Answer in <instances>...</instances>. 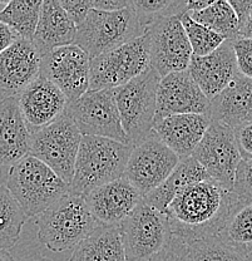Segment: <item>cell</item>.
<instances>
[{
	"label": "cell",
	"mask_w": 252,
	"mask_h": 261,
	"mask_svg": "<svg viewBox=\"0 0 252 261\" xmlns=\"http://www.w3.org/2000/svg\"><path fill=\"white\" fill-rule=\"evenodd\" d=\"M245 206L250 205L210 178L181 190L164 215L172 236L187 245L223 232L232 215Z\"/></svg>",
	"instance_id": "cell-1"
},
{
	"label": "cell",
	"mask_w": 252,
	"mask_h": 261,
	"mask_svg": "<svg viewBox=\"0 0 252 261\" xmlns=\"http://www.w3.org/2000/svg\"><path fill=\"white\" fill-rule=\"evenodd\" d=\"M132 147L109 138L82 136L68 194L86 196L97 187L123 177Z\"/></svg>",
	"instance_id": "cell-2"
},
{
	"label": "cell",
	"mask_w": 252,
	"mask_h": 261,
	"mask_svg": "<svg viewBox=\"0 0 252 261\" xmlns=\"http://www.w3.org/2000/svg\"><path fill=\"white\" fill-rule=\"evenodd\" d=\"M82 196L66 194L39 215L38 239L54 252L75 247L98 226Z\"/></svg>",
	"instance_id": "cell-3"
},
{
	"label": "cell",
	"mask_w": 252,
	"mask_h": 261,
	"mask_svg": "<svg viewBox=\"0 0 252 261\" xmlns=\"http://www.w3.org/2000/svg\"><path fill=\"white\" fill-rule=\"evenodd\" d=\"M4 186L15 198L26 219L40 215L68 194L66 182L31 154L8 171Z\"/></svg>",
	"instance_id": "cell-4"
},
{
	"label": "cell",
	"mask_w": 252,
	"mask_h": 261,
	"mask_svg": "<svg viewBox=\"0 0 252 261\" xmlns=\"http://www.w3.org/2000/svg\"><path fill=\"white\" fill-rule=\"evenodd\" d=\"M146 28L131 7L117 12L91 9L80 25L77 27L74 44L89 59L113 50L131 40L142 37Z\"/></svg>",
	"instance_id": "cell-5"
},
{
	"label": "cell",
	"mask_w": 252,
	"mask_h": 261,
	"mask_svg": "<svg viewBox=\"0 0 252 261\" xmlns=\"http://www.w3.org/2000/svg\"><path fill=\"white\" fill-rule=\"evenodd\" d=\"M159 80L158 73L150 67L124 86L113 89L122 128L131 147L141 145L153 133Z\"/></svg>",
	"instance_id": "cell-6"
},
{
	"label": "cell",
	"mask_w": 252,
	"mask_h": 261,
	"mask_svg": "<svg viewBox=\"0 0 252 261\" xmlns=\"http://www.w3.org/2000/svg\"><path fill=\"white\" fill-rule=\"evenodd\" d=\"M148 34L89 61V89H115L150 68Z\"/></svg>",
	"instance_id": "cell-7"
},
{
	"label": "cell",
	"mask_w": 252,
	"mask_h": 261,
	"mask_svg": "<svg viewBox=\"0 0 252 261\" xmlns=\"http://www.w3.org/2000/svg\"><path fill=\"white\" fill-rule=\"evenodd\" d=\"M82 135L66 112L48 126L32 133L29 154L39 160L63 179L70 184L74 172Z\"/></svg>",
	"instance_id": "cell-8"
},
{
	"label": "cell",
	"mask_w": 252,
	"mask_h": 261,
	"mask_svg": "<svg viewBox=\"0 0 252 261\" xmlns=\"http://www.w3.org/2000/svg\"><path fill=\"white\" fill-rule=\"evenodd\" d=\"M126 261H148L172 238L166 215L141 201L119 225Z\"/></svg>",
	"instance_id": "cell-9"
},
{
	"label": "cell",
	"mask_w": 252,
	"mask_h": 261,
	"mask_svg": "<svg viewBox=\"0 0 252 261\" xmlns=\"http://www.w3.org/2000/svg\"><path fill=\"white\" fill-rule=\"evenodd\" d=\"M64 112L72 118L82 136L109 138L128 145L113 89L87 91L74 102L68 103Z\"/></svg>",
	"instance_id": "cell-10"
},
{
	"label": "cell",
	"mask_w": 252,
	"mask_h": 261,
	"mask_svg": "<svg viewBox=\"0 0 252 261\" xmlns=\"http://www.w3.org/2000/svg\"><path fill=\"white\" fill-rule=\"evenodd\" d=\"M178 162L180 159L152 133L141 145L132 147L123 177L145 197L172 173Z\"/></svg>",
	"instance_id": "cell-11"
},
{
	"label": "cell",
	"mask_w": 252,
	"mask_h": 261,
	"mask_svg": "<svg viewBox=\"0 0 252 261\" xmlns=\"http://www.w3.org/2000/svg\"><path fill=\"white\" fill-rule=\"evenodd\" d=\"M180 16L157 19L146 31L150 40V65L161 78L188 69L192 50Z\"/></svg>",
	"instance_id": "cell-12"
},
{
	"label": "cell",
	"mask_w": 252,
	"mask_h": 261,
	"mask_svg": "<svg viewBox=\"0 0 252 261\" xmlns=\"http://www.w3.org/2000/svg\"><path fill=\"white\" fill-rule=\"evenodd\" d=\"M191 157L202 166L211 179L225 189H232L241 156L231 128L211 121Z\"/></svg>",
	"instance_id": "cell-13"
},
{
	"label": "cell",
	"mask_w": 252,
	"mask_h": 261,
	"mask_svg": "<svg viewBox=\"0 0 252 261\" xmlns=\"http://www.w3.org/2000/svg\"><path fill=\"white\" fill-rule=\"evenodd\" d=\"M89 61L75 44L55 48L40 59L39 75L54 84L68 103L74 102L89 89Z\"/></svg>",
	"instance_id": "cell-14"
},
{
	"label": "cell",
	"mask_w": 252,
	"mask_h": 261,
	"mask_svg": "<svg viewBox=\"0 0 252 261\" xmlns=\"http://www.w3.org/2000/svg\"><path fill=\"white\" fill-rule=\"evenodd\" d=\"M210 100L199 88L188 70L175 72L159 80L156 94L154 122L175 114L208 113Z\"/></svg>",
	"instance_id": "cell-15"
},
{
	"label": "cell",
	"mask_w": 252,
	"mask_h": 261,
	"mask_svg": "<svg viewBox=\"0 0 252 261\" xmlns=\"http://www.w3.org/2000/svg\"><path fill=\"white\" fill-rule=\"evenodd\" d=\"M40 54L31 40H15L0 53V102L18 96L39 75Z\"/></svg>",
	"instance_id": "cell-16"
},
{
	"label": "cell",
	"mask_w": 252,
	"mask_h": 261,
	"mask_svg": "<svg viewBox=\"0 0 252 261\" xmlns=\"http://www.w3.org/2000/svg\"><path fill=\"white\" fill-rule=\"evenodd\" d=\"M92 216L99 225L119 226L143 197L124 177L97 187L83 196Z\"/></svg>",
	"instance_id": "cell-17"
},
{
	"label": "cell",
	"mask_w": 252,
	"mask_h": 261,
	"mask_svg": "<svg viewBox=\"0 0 252 261\" xmlns=\"http://www.w3.org/2000/svg\"><path fill=\"white\" fill-rule=\"evenodd\" d=\"M18 105L26 127L34 133L58 118L68 100L54 84L38 75L18 94Z\"/></svg>",
	"instance_id": "cell-18"
},
{
	"label": "cell",
	"mask_w": 252,
	"mask_h": 261,
	"mask_svg": "<svg viewBox=\"0 0 252 261\" xmlns=\"http://www.w3.org/2000/svg\"><path fill=\"white\" fill-rule=\"evenodd\" d=\"M32 133L26 127L18 105V96L0 102V185L8 171L29 156Z\"/></svg>",
	"instance_id": "cell-19"
},
{
	"label": "cell",
	"mask_w": 252,
	"mask_h": 261,
	"mask_svg": "<svg viewBox=\"0 0 252 261\" xmlns=\"http://www.w3.org/2000/svg\"><path fill=\"white\" fill-rule=\"evenodd\" d=\"M207 117L236 130L252 123V80L237 73L226 88L210 99Z\"/></svg>",
	"instance_id": "cell-20"
},
{
	"label": "cell",
	"mask_w": 252,
	"mask_h": 261,
	"mask_svg": "<svg viewBox=\"0 0 252 261\" xmlns=\"http://www.w3.org/2000/svg\"><path fill=\"white\" fill-rule=\"evenodd\" d=\"M187 70L202 93L210 100L226 88L238 73L232 42L225 40L208 56H192Z\"/></svg>",
	"instance_id": "cell-21"
},
{
	"label": "cell",
	"mask_w": 252,
	"mask_h": 261,
	"mask_svg": "<svg viewBox=\"0 0 252 261\" xmlns=\"http://www.w3.org/2000/svg\"><path fill=\"white\" fill-rule=\"evenodd\" d=\"M210 122L205 114H175L154 122L153 133L181 161L192 156Z\"/></svg>",
	"instance_id": "cell-22"
},
{
	"label": "cell",
	"mask_w": 252,
	"mask_h": 261,
	"mask_svg": "<svg viewBox=\"0 0 252 261\" xmlns=\"http://www.w3.org/2000/svg\"><path fill=\"white\" fill-rule=\"evenodd\" d=\"M77 27L74 25L58 0L42 2L37 28L32 43L40 54L45 56L55 48L74 44Z\"/></svg>",
	"instance_id": "cell-23"
},
{
	"label": "cell",
	"mask_w": 252,
	"mask_h": 261,
	"mask_svg": "<svg viewBox=\"0 0 252 261\" xmlns=\"http://www.w3.org/2000/svg\"><path fill=\"white\" fill-rule=\"evenodd\" d=\"M205 179H210V176L193 157L181 160L172 173L157 189L145 196L143 201L157 211L164 214L167 206L181 190Z\"/></svg>",
	"instance_id": "cell-24"
},
{
	"label": "cell",
	"mask_w": 252,
	"mask_h": 261,
	"mask_svg": "<svg viewBox=\"0 0 252 261\" xmlns=\"http://www.w3.org/2000/svg\"><path fill=\"white\" fill-rule=\"evenodd\" d=\"M70 261H126L119 226L98 225L74 247Z\"/></svg>",
	"instance_id": "cell-25"
},
{
	"label": "cell",
	"mask_w": 252,
	"mask_h": 261,
	"mask_svg": "<svg viewBox=\"0 0 252 261\" xmlns=\"http://www.w3.org/2000/svg\"><path fill=\"white\" fill-rule=\"evenodd\" d=\"M189 261H252L251 246L230 241L222 233L187 244Z\"/></svg>",
	"instance_id": "cell-26"
},
{
	"label": "cell",
	"mask_w": 252,
	"mask_h": 261,
	"mask_svg": "<svg viewBox=\"0 0 252 261\" xmlns=\"http://www.w3.org/2000/svg\"><path fill=\"white\" fill-rule=\"evenodd\" d=\"M42 2L12 0L0 10V23L9 27L18 38L31 40L37 28Z\"/></svg>",
	"instance_id": "cell-27"
},
{
	"label": "cell",
	"mask_w": 252,
	"mask_h": 261,
	"mask_svg": "<svg viewBox=\"0 0 252 261\" xmlns=\"http://www.w3.org/2000/svg\"><path fill=\"white\" fill-rule=\"evenodd\" d=\"M187 14L196 23L221 35L222 38H225V40L234 42L240 38L237 19L229 2L226 0H217L201 12L187 13Z\"/></svg>",
	"instance_id": "cell-28"
},
{
	"label": "cell",
	"mask_w": 252,
	"mask_h": 261,
	"mask_svg": "<svg viewBox=\"0 0 252 261\" xmlns=\"http://www.w3.org/2000/svg\"><path fill=\"white\" fill-rule=\"evenodd\" d=\"M26 216L4 185H0V249L10 250L17 245Z\"/></svg>",
	"instance_id": "cell-29"
},
{
	"label": "cell",
	"mask_w": 252,
	"mask_h": 261,
	"mask_svg": "<svg viewBox=\"0 0 252 261\" xmlns=\"http://www.w3.org/2000/svg\"><path fill=\"white\" fill-rule=\"evenodd\" d=\"M180 20L183 27V31L186 33L187 39H188L192 56H208L225 42V38L192 20L187 13L180 16Z\"/></svg>",
	"instance_id": "cell-30"
},
{
	"label": "cell",
	"mask_w": 252,
	"mask_h": 261,
	"mask_svg": "<svg viewBox=\"0 0 252 261\" xmlns=\"http://www.w3.org/2000/svg\"><path fill=\"white\" fill-rule=\"evenodd\" d=\"M132 8L146 31L157 19L187 13L186 0H132Z\"/></svg>",
	"instance_id": "cell-31"
},
{
	"label": "cell",
	"mask_w": 252,
	"mask_h": 261,
	"mask_svg": "<svg viewBox=\"0 0 252 261\" xmlns=\"http://www.w3.org/2000/svg\"><path fill=\"white\" fill-rule=\"evenodd\" d=\"M251 222L252 206H245L232 215L223 232L221 233L232 243L251 246Z\"/></svg>",
	"instance_id": "cell-32"
},
{
	"label": "cell",
	"mask_w": 252,
	"mask_h": 261,
	"mask_svg": "<svg viewBox=\"0 0 252 261\" xmlns=\"http://www.w3.org/2000/svg\"><path fill=\"white\" fill-rule=\"evenodd\" d=\"M252 160H241L235 172L231 191L246 205L252 202Z\"/></svg>",
	"instance_id": "cell-33"
},
{
	"label": "cell",
	"mask_w": 252,
	"mask_h": 261,
	"mask_svg": "<svg viewBox=\"0 0 252 261\" xmlns=\"http://www.w3.org/2000/svg\"><path fill=\"white\" fill-rule=\"evenodd\" d=\"M238 23V37L251 39L252 35V0H230Z\"/></svg>",
	"instance_id": "cell-34"
},
{
	"label": "cell",
	"mask_w": 252,
	"mask_h": 261,
	"mask_svg": "<svg viewBox=\"0 0 252 261\" xmlns=\"http://www.w3.org/2000/svg\"><path fill=\"white\" fill-rule=\"evenodd\" d=\"M236 65L238 73L245 77H252V40L247 38H238L232 42Z\"/></svg>",
	"instance_id": "cell-35"
},
{
	"label": "cell",
	"mask_w": 252,
	"mask_h": 261,
	"mask_svg": "<svg viewBox=\"0 0 252 261\" xmlns=\"http://www.w3.org/2000/svg\"><path fill=\"white\" fill-rule=\"evenodd\" d=\"M148 261H189L187 245L172 236L166 246Z\"/></svg>",
	"instance_id": "cell-36"
},
{
	"label": "cell",
	"mask_w": 252,
	"mask_h": 261,
	"mask_svg": "<svg viewBox=\"0 0 252 261\" xmlns=\"http://www.w3.org/2000/svg\"><path fill=\"white\" fill-rule=\"evenodd\" d=\"M59 4L75 27L83 23L87 14L91 10L89 0H62V2H59Z\"/></svg>",
	"instance_id": "cell-37"
},
{
	"label": "cell",
	"mask_w": 252,
	"mask_h": 261,
	"mask_svg": "<svg viewBox=\"0 0 252 261\" xmlns=\"http://www.w3.org/2000/svg\"><path fill=\"white\" fill-rule=\"evenodd\" d=\"M234 132L241 160H252V126L247 124Z\"/></svg>",
	"instance_id": "cell-38"
},
{
	"label": "cell",
	"mask_w": 252,
	"mask_h": 261,
	"mask_svg": "<svg viewBox=\"0 0 252 261\" xmlns=\"http://www.w3.org/2000/svg\"><path fill=\"white\" fill-rule=\"evenodd\" d=\"M132 0H89L91 9L101 12H117L131 7Z\"/></svg>",
	"instance_id": "cell-39"
},
{
	"label": "cell",
	"mask_w": 252,
	"mask_h": 261,
	"mask_svg": "<svg viewBox=\"0 0 252 261\" xmlns=\"http://www.w3.org/2000/svg\"><path fill=\"white\" fill-rule=\"evenodd\" d=\"M17 39H19L17 34L9 27L0 23V53L4 51L7 48H9Z\"/></svg>",
	"instance_id": "cell-40"
},
{
	"label": "cell",
	"mask_w": 252,
	"mask_h": 261,
	"mask_svg": "<svg viewBox=\"0 0 252 261\" xmlns=\"http://www.w3.org/2000/svg\"><path fill=\"white\" fill-rule=\"evenodd\" d=\"M213 3V0H186V12L187 13H194L201 12L210 7Z\"/></svg>",
	"instance_id": "cell-41"
},
{
	"label": "cell",
	"mask_w": 252,
	"mask_h": 261,
	"mask_svg": "<svg viewBox=\"0 0 252 261\" xmlns=\"http://www.w3.org/2000/svg\"><path fill=\"white\" fill-rule=\"evenodd\" d=\"M0 261H15V259L8 250L0 249Z\"/></svg>",
	"instance_id": "cell-42"
},
{
	"label": "cell",
	"mask_w": 252,
	"mask_h": 261,
	"mask_svg": "<svg viewBox=\"0 0 252 261\" xmlns=\"http://www.w3.org/2000/svg\"><path fill=\"white\" fill-rule=\"evenodd\" d=\"M8 4V2H5V0H0V10H2V5H7Z\"/></svg>",
	"instance_id": "cell-43"
}]
</instances>
